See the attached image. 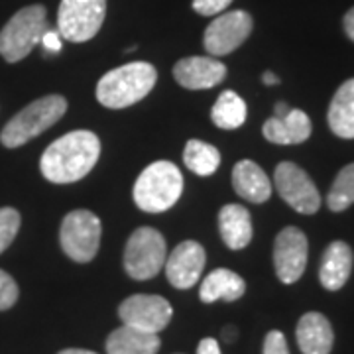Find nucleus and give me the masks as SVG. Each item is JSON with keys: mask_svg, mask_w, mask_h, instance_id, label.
Returning <instances> with one entry per match:
<instances>
[{"mask_svg": "<svg viewBox=\"0 0 354 354\" xmlns=\"http://www.w3.org/2000/svg\"><path fill=\"white\" fill-rule=\"evenodd\" d=\"M48 28V12L41 4H32L18 10L0 30V55L8 64L24 59L41 41Z\"/></svg>", "mask_w": 354, "mask_h": 354, "instance_id": "obj_5", "label": "nucleus"}, {"mask_svg": "<svg viewBox=\"0 0 354 354\" xmlns=\"http://www.w3.org/2000/svg\"><path fill=\"white\" fill-rule=\"evenodd\" d=\"M327 205L333 213H342L354 205V164H348L335 177L333 187L327 195Z\"/></svg>", "mask_w": 354, "mask_h": 354, "instance_id": "obj_25", "label": "nucleus"}, {"mask_svg": "<svg viewBox=\"0 0 354 354\" xmlns=\"http://www.w3.org/2000/svg\"><path fill=\"white\" fill-rule=\"evenodd\" d=\"M353 272V250L346 242L335 241L327 246L321 258L319 281L325 290L339 291Z\"/></svg>", "mask_w": 354, "mask_h": 354, "instance_id": "obj_17", "label": "nucleus"}, {"mask_svg": "<svg viewBox=\"0 0 354 354\" xmlns=\"http://www.w3.org/2000/svg\"><path fill=\"white\" fill-rule=\"evenodd\" d=\"M262 81H264V85H278L279 79L272 71H266L264 75H262Z\"/></svg>", "mask_w": 354, "mask_h": 354, "instance_id": "obj_34", "label": "nucleus"}, {"mask_svg": "<svg viewBox=\"0 0 354 354\" xmlns=\"http://www.w3.org/2000/svg\"><path fill=\"white\" fill-rule=\"evenodd\" d=\"M291 111V106L288 102H278L276 104V116H283V114H288Z\"/></svg>", "mask_w": 354, "mask_h": 354, "instance_id": "obj_35", "label": "nucleus"}, {"mask_svg": "<svg viewBox=\"0 0 354 354\" xmlns=\"http://www.w3.org/2000/svg\"><path fill=\"white\" fill-rule=\"evenodd\" d=\"M205 260V248L199 242H181L165 258V276L177 290H189L201 278Z\"/></svg>", "mask_w": 354, "mask_h": 354, "instance_id": "obj_13", "label": "nucleus"}, {"mask_svg": "<svg viewBox=\"0 0 354 354\" xmlns=\"http://www.w3.org/2000/svg\"><path fill=\"white\" fill-rule=\"evenodd\" d=\"M211 118L223 130H236L246 122V102L234 91H225L216 99Z\"/></svg>", "mask_w": 354, "mask_h": 354, "instance_id": "obj_23", "label": "nucleus"}, {"mask_svg": "<svg viewBox=\"0 0 354 354\" xmlns=\"http://www.w3.org/2000/svg\"><path fill=\"white\" fill-rule=\"evenodd\" d=\"M99 156V136L91 130H73L46 148L39 160V169L51 183H75L97 165Z\"/></svg>", "mask_w": 354, "mask_h": 354, "instance_id": "obj_1", "label": "nucleus"}, {"mask_svg": "<svg viewBox=\"0 0 354 354\" xmlns=\"http://www.w3.org/2000/svg\"><path fill=\"white\" fill-rule=\"evenodd\" d=\"M197 354H221V346L215 339H203L197 346Z\"/></svg>", "mask_w": 354, "mask_h": 354, "instance_id": "obj_31", "label": "nucleus"}, {"mask_svg": "<svg viewBox=\"0 0 354 354\" xmlns=\"http://www.w3.org/2000/svg\"><path fill=\"white\" fill-rule=\"evenodd\" d=\"M183 162L197 176H213L221 165V152L207 142L189 140L183 150Z\"/></svg>", "mask_w": 354, "mask_h": 354, "instance_id": "obj_24", "label": "nucleus"}, {"mask_svg": "<svg viewBox=\"0 0 354 354\" xmlns=\"http://www.w3.org/2000/svg\"><path fill=\"white\" fill-rule=\"evenodd\" d=\"M295 339L304 354H330L335 344V333L327 317L317 311H309L299 319Z\"/></svg>", "mask_w": 354, "mask_h": 354, "instance_id": "obj_15", "label": "nucleus"}, {"mask_svg": "<svg viewBox=\"0 0 354 354\" xmlns=\"http://www.w3.org/2000/svg\"><path fill=\"white\" fill-rule=\"evenodd\" d=\"M274 183L279 197L301 215H313L321 207V195L313 179L293 162H281L276 167Z\"/></svg>", "mask_w": 354, "mask_h": 354, "instance_id": "obj_9", "label": "nucleus"}, {"mask_svg": "<svg viewBox=\"0 0 354 354\" xmlns=\"http://www.w3.org/2000/svg\"><path fill=\"white\" fill-rule=\"evenodd\" d=\"M57 354H97L93 353V351H83V348H67V351H62V353Z\"/></svg>", "mask_w": 354, "mask_h": 354, "instance_id": "obj_36", "label": "nucleus"}, {"mask_svg": "<svg viewBox=\"0 0 354 354\" xmlns=\"http://www.w3.org/2000/svg\"><path fill=\"white\" fill-rule=\"evenodd\" d=\"M59 241L64 252L79 264L91 262L101 244V218L87 209L67 213L62 223Z\"/></svg>", "mask_w": 354, "mask_h": 354, "instance_id": "obj_7", "label": "nucleus"}, {"mask_svg": "<svg viewBox=\"0 0 354 354\" xmlns=\"http://www.w3.org/2000/svg\"><path fill=\"white\" fill-rule=\"evenodd\" d=\"M232 0H193V10L201 16H216L225 12Z\"/></svg>", "mask_w": 354, "mask_h": 354, "instance_id": "obj_29", "label": "nucleus"}, {"mask_svg": "<svg viewBox=\"0 0 354 354\" xmlns=\"http://www.w3.org/2000/svg\"><path fill=\"white\" fill-rule=\"evenodd\" d=\"M221 335H223V339L227 342H232L236 339V329H234V327H225Z\"/></svg>", "mask_w": 354, "mask_h": 354, "instance_id": "obj_33", "label": "nucleus"}, {"mask_svg": "<svg viewBox=\"0 0 354 354\" xmlns=\"http://www.w3.org/2000/svg\"><path fill=\"white\" fill-rule=\"evenodd\" d=\"M174 315L169 301L162 295H130L118 307V317L132 329L158 335L164 330Z\"/></svg>", "mask_w": 354, "mask_h": 354, "instance_id": "obj_10", "label": "nucleus"}, {"mask_svg": "<svg viewBox=\"0 0 354 354\" xmlns=\"http://www.w3.org/2000/svg\"><path fill=\"white\" fill-rule=\"evenodd\" d=\"M232 185L242 199L250 203H266L272 195V181L258 164L242 160L232 169Z\"/></svg>", "mask_w": 354, "mask_h": 354, "instance_id": "obj_18", "label": "nucleus"}, {"mask_svg": "<svg viewBox=\"0 0 354 354\" xmlns=\"http://www.w3.org/2000/svg\"><path fill=\"white\" fill-rule=\"evenodd\" d=\"M262 132H264V138L272 144H279V146L304 144L305 140H309L311 136V120L304 111L291 109L290 113L283 116L268 118Z\"/></svg>", "mask_w": 354, "mask_h": 354, "instance_id": "obj_16", "label": "nucleus"}, {"mask_svg": "<svg viewBox=\"0 0 354 354\" xmlns=\"http://www.w3.org/2000/svg\"><path fill=\"white\" fill-rule=\"evenodd\" d=\"M20 213L12 207L0 209V254L4 252L20 230Z\"/></svg>", "mask_w": 354, "mask_h": 354, "instance_id": "obj_26", "label": "nucleus"}, {"mask_svg": "<svg viewBox=\"0 0 354 354\" xmlns=\"http://www.w3.org/2000/svg\"><path fill=\"white\" fill-rule=\"evenodd\" d=\"M342 26H344V32L346 36L354 41V6L344 14V20H342Z\"/></svg>", "mask_w": 354, "mask_h": 354, "instance_id": "obj_32", "label": "nucleus"}, {"mask_svg": "<svg viewBox=\"0 0 354 354\" xmlns=\"http://www.w3.org/2000/svg\"><path fill=\"white\" fill-rule=\"evenodd\" d=\"M327 120L335 136L344 140L354 138V79L344 81L337 88L330 101Z\"/></svg>", "mask_w": 354, "mask_h": 354, "instance_id": "obj_21", "label": "nucleus"}, {"mask_svg": "<svg viewBox=\"0 0 354 354\" xmlns=\"http://www.w3.org/2000/svg\"><path fill=\"white\" fill-rule=\"evenodd\" d=\"M183 176L171 162H153L134 183V203L144 213H164L181 197Z\"/></svg>", "mask_w": 354, "mask_h": 354, "instance_id": "obj_3", "label": "nucleus"}, {"mask_svg": "<svg viewBox=\"0 0 354 354\" xmlns=\"http://www.w3.org/2000/svg\"><path fill=\"white\" fill-rule=\"evenodd\" d=\"M167 258L165 239L152 227L136 228L127 242L124 270L132 279H152L162 272Z\"/></svg>", "mask_w": 354, "mask_h": 354, "instance_id": "obj_6", "label": "nucleus"}, {"mask_svg": "<svg viewBox=\"0 0 354 354\" xmlns=\"http://www.w3.org/2000/svg\"><path fill=\"white\" fill-rule=\"evenodd\" d=\"M39 44L44 46V51H46V53H59V51H62V46H64V38H62V34H59L57 30H50V28H48V30L44 32Z\"/></svg>", "mask_w": 354, "mask_h": 354, "instance_id": "obj_30", "label": "nucleus"}, {"mask_svg": "<svg viewBox=\"0 0 354 354\" xmlns=\"http://www.w3.org/2000/svg\"><path fill=\"white\" fill-rule=\"evenodd\" d=\"M18 301V286L10 274L0 270V311L10 309Z\"/></svg>", "mask_w": 354, "mask_h": 354, "instance_id": "obj_27", "label": "nucleus"}, {"mask_svg": "<svg viewBox=\"0 0 354 354\" xmlns=\"http://www.w3.org/2000/svg\"><path fill=\"white\" fill-rule=\"evenodd\" d=\"M254 20L252 16L244 10L223 12L215 18L205 30V50L211 55H228L239 50L242 44L252 34Z\"/></svg>", "mask_w": 354, "mask_h": 354, "instance_id": "obj_11", "label": "nucleus"}, {"mask_svg": "<svg viewBox=\"0 0 354 354\" xmlns=\"http://www.w3.org/2000/svg\"><path fill=\"white\" fill-rule=\"evenodd\" d=\"M262 354H290V346L281 330H270L266 335Z\"/></svg>", "mask_w": 354, "mask_h": 354, "instance_id": "obj_28", "label": "nucleus"}, {"mask_svg": "<svg viewBox=\"0 0 354 354\" xmlns=\"http://www.w3.org/2000/svg\"><path fill=\"white\" fill-rule=\"evenodd\" d=\"M218 228L230 250H242L252 241V218L242 205H225L218 213Z\"/></svg>", "mask_w": 354, "mask_h": 354, "instance_id": "obj_19", "label": "nucleus"}, {"mask_svg": "<svg viewBox=\"0 0 354 354\" xmlns=\"http://www.w3.org/2000/svg\"><path fill=\"white\" fill-rule=\"evenodd\" d=\"M309 256V242L301 228H281L274 244V268L281 283H295L304 276Z\"/></svg>", "mask_w": 354, "mask_h": 354, "instance_id": "obj_12", "label": "nucleus"}, {"mask_svg": "<svg viewBox=\"0 0 354 354\" xmlns=\"http://www.w3.org/2000/svg\"><path fill=\"white\" fill-rule=\"evenodd\" d=\"M244 291H246V283L239 274L227 268H218L203 279L199 297L203 304H215L218 299L236 301L244 295Z\"/></svg>", "mask_w": 354, "mask_h": 354, "instance_id": "obj_20", "label": "nucleus"}, {"mask_svg": "<svg viewBox=\"0 0 354 354\" xmlns=\"http://www.w3.org/2000/svg\"><path fill=\"white\" fill-rule=\"evenodd\" d=\"M174 77L181 87L189 91L213 88L227 77V65L216 57H183L174 67Z\"/></svg>", "mask_w": 354, "mask_h": 354, "instance_id": "obj_14", "label": "nucleus"}, {"mask_svg": "<svg viewBox=\"0 0 354 354\" xmlns=\"http://www.w3.org/2000/svg\"><path fill=\"white\" fill-rule=\"evenodd\" d=\"M106 14V0H62L57 10V32L67 41L93 39Z\"/></svg>", "mask_w": 354, "mask_h": 354, "instance_id": "obj_8", "label": "nucleus"}, {"mask_svg": "<svg viewBox=\"0 0 354 354\" xmlns=\"http://www.w3.org/2000/svg\"><path fill=\"white\" fill-rule=\"evenodd\" d=\"M160 337L153 333L132 329V327H118L106 339V353L109 354H158L160 351Z\"/></svg>", "mask_w": 354, "mask_h": 354, "instance_id": "obj_22", "label": "nucleus"}, {"mask_svg": "<svg viewBox=\"0 0 354 354\" xmlns=\"http://www.w3.org/2000/svg\"><path fill=\"white\" fill-rule=\"evenodd\" d=\"M67 111V101L62 95H48L30 102L26 109L8 120L0 132V142L6 148H20L26 142L51 128Z\"/></svg>", "mask_w": 354, "mask_h": 354, "instance_id": "obj_4", "label": "nucleus"}, {"mask_svg": "<svg viewBox=\"0 0 354 354\" xmlns=\"http://www.w3.org/2000/svg\"><path fill=\"white\" fill-rule=\"evenodd\" d=\"M158 81V71L152 64L132 62L111 69L97 83V99L106 109H127L140 102Z\"/></svg>", "mask_w": 354, "mask_h": 354, "instance_id": "obj_2", "label": "nucleus"}]
</instances>
